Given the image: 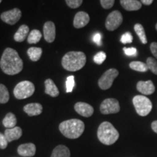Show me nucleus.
<instances>
[{
    "label": "nucleus",
    "instance_id": "21",
    "mask_svg": "<svg viewBox=\"0 0 157 157\" xmlns=\"http://www.w3.org/2000/svg\"><path fill=\"white\" fill-rule=\"evenodd\" d=\"M70 151L63 145H59L52 151L51 157H70Z\"/></svg>",
    "mask_w": 157,
    "mask_h": 157
},
{
    "label": "nucleus",
    "instance_id": "5",
    "mask_svg": "<svg viewBox=\"0 0 157 157\" xmlns=\"http://www.w3.org/2000/svg\"><path fill=\"white\" fill-rule=\"evenodd\" d=\"M132 103L136 112L139 116L146 117L151 111L152 103L144 95H136L133 98Z\"/></svg>",
    "mask_w": 157,
    "mask_h": 157
},
{
    "label": "nucleus",
    "instance_id": "17",
    "mask_svg": "<svg viewBox=\"0 0 157 157\" xmlns=\"http://www.w3.org/2000/svg\"><path fill=\"white\" fill-rule=\"evenodd\" d=\"M42 105L40 103H29L25 105L23 107V111H25V113H26L30 117H33V116H38L41 114L42 112Z\"/></svg>",
    "mask_w": 157,
    "mask_h": 157
},
{
    "label": "nucleus",
    "instance_id": "16",
    "mask_svg": "<svg viewBox=\"0 0 157 157\" xmlns=\"http://www.w3.org/2000/svg\"><path fill=\"white\" fill-rule=\"evenodd\" d=\"M23 132L22 129L19 127H15L13 128L7 129L5 131V136L7 139L8 143L12 142V141L18 140V139L22 136Z\"/></svg>",
    "mask_w": 157,
    "mask_h": 157
},
{
    "label": "nucleus",
    "instance_id": "9",
    "mask_svg": "<svg viewBox=\"0 0 157 157\" xmlns=\"http://www.w3.org/2000/svg\"><path fill=\"white\" fill-rule=\"evenodd\" d=\"M123 21L121 13L118 10L111 12L105 21V28L109 31H114L120 26Z\"/></svg>",
    "mask_w": 157,
    "mask_h": 157
},
{
    "label": "nucleus",
    "instance_id": "19",
    "mask_svg": "<svg viewBox=\"0 0 157 157\" xmlns=\"http://www.w3.org/2000/svg\"><path fill=\"white\" fill-rule=\"evenodd\" d=\"M45 84V93L50 95L51 97H57L59 95V90L56 87V84L50 78L47 79L44 82Z\"/></svg>",
    "mask_w": 157,
    "mask_h": 157
},
{
    "label": "nucleus",
    "instance_id": "1",
    "mask_svg": "<svg viewBox=\"0 0 157 157\" xmlns=\"http://www.w3.org/2000/svg\"><path fill=\"white\" fill-rule=\"evenodd\" d=\"M0 67L7 75H15L23 70V63L16 50L6 48L0 60Z\"/></svg>",
    "mask_w": 157,
    "mask_h": 157
},
{
    "label": "nucleus",
    "instance_id": "41",
    "mask_svg": "<svg viewBox=\"0 0 157 157\" xmlns=\"http://www.w3.org/2000/svg\"><path fill=\"white\" fill-rule=\"evenodd\" d=\"M2 0H0V3H1V2H2Z\"/></svg>",
    "mask_w": 157,
    "mask_h": 157
},
{
    "label": "nucleus",
    "instance_id": "10",
    "mask_svg": "<svg viewBox=\"0 0 157 157\" xmlns=\"http://www.w3.org/2000/svg\"><path fill=\"white\" fill-rule=\"evenodd\" d=\"M22 13L18 8H14L11 10L4 12L1 15V19L9 25H14L21 19Z\"/></svg>",
    "mask_w": 157,
    "mask_h": 157
},
{
    "label": "nucleus",
    "instance_id": "11",
    "mask_svg": "<svg viewBox=\"0 0 157 157\" xmlns=\"http://www.w3.org/2000/svg\"><path fill=\"white\" fill-rule=\"evenodd\" d=\"M74 109L78 114L84 117H90L93 114L94 109L92 105L87 103L78 102L74 105Z\"/></svg>",
    "mask_w": 157,
    "mask_h": 157
},
{
    "label": "nucleus",
    "instance_id": "15",
    "mask_svg": "<svg viewBox=\"0 0 157 157\" xmlns=\"http://www.w3.org/2000/svg\"><path fill=\"white\" fill-rule=\"evenodd\" d=\"M17 153L21 156H33L36 154V146L34 143H24L18 146Z\"/></svg>",
    "mask_w": 157,
    "mask_h": 157
},
{
    "label": "nucleus",
    "instance_id": "37",
    "mask_svg": "<svg viewBox=\"0 0 157 157\" xmlns=\"http://www.w3.org/2000/svg\"><path fill=\"white\" fill-rule=\"evenodd\" d=\"M150 50L155 58L157 59V42H152L150 45Z\"/></svg>",
    "mask_w": 157,
    "mask_h": 157
},
{
    "label": "nucleus",
    "instance_id": "40",
    "mask_svg": "<svg viewBox=\"0 0 157 157\" xmlns=\"http://www.w3.org/2000/svg\"><path fill=\"white\" fill-rule=\"evenodd\" d=\"M156 30L157 31V23L156 24Z\"/></svg>",
    "mask_w": 157,
    "mask_h": 157
},
{
    "label": "nucleus",
    "instance_id": "38",
    "mask_svg": "<svg viewBox=\"0 0 157 157\" xmlns=\"http://www.w3.org/2000/svg\"><path fill=\"white\" fill-rule=\"evenodd\" d=\"M151 128L154 132L157 133V121H153L151 124Z\"/></svg>",
    "mask_w": 157,
    "mask_h": 157
},
{
    "label": "nucleus",
    "instance_id": "35",
    "mask_svg": "<svg viewBox=\"0 0 157 157\" xmlns=\"http://www.w3.org/2000/svg\"><path fill=\"white\" fill-rule=\"evenodd\" d=\"M7 144H8V141L6 139L5 135L0 133V148H6L7 146Z\"/></svg>",
    "mask_w": 157,
    "mask_h": 157
},
{
    "label": "nucleus",
    "instance_id": "4",
    "mask_svg": "<svg viewBox=\"0 0 157 157\" xmlns=\"http://www.w3.org/2000/svg\"><path fill=\"white\" fill-rule=\"evenodd\" d=\"M119 134L112 124L109 121L101 123L98 129V137L104 145L110 146L116 143L119 139Z\"/></svg>",
    "mask_w": 157,
    "mask_h": 157
},
{
    "label": "nucleus",
    "instance_id": "12",
    "mask_svg": "<svg viewBox=\"0 0 157 157\" xmlns=\"http://www.w3.org/2000/svg\"><path fill=\"white\" fill-rule=\"evenodd\" d=\"M137 90L144 95H151L155 91V86L152 81H139L137 84Z\"/></svg>",
    "mask_w": 157,
    "mask_h": 157
},
{
    "label": "nucleus",
    "instance_id": "2",
    "mask_svg": "<svg viewBox=\"0 0 157 157\" xmlns=\"http://www.w3.org/2000/svg\"><path fill=\"white\" fill-rule=\"evenodd\" d=\"M86 56L82 52L71 51L63 56L62 66L68 71H76L85 66Z\"/></svg>",
    "mask_w": 157,
    "mask_h": 157
},
{
    "label": "nucleus",
    "instance_id": "24",
    "mask_svg": "<svg viewBox=\"0 0 157 157\" xmlns=\"http://www.w3.org/2000/svg\"><path fill=\"white\" fill-rule=\"evenodd\" d=\"M134 29L135 33H136L137 36H138L139 39H140L141 42H142L143 44H147L148 41H147L146 32H145L144 28H143V25L140 24V23H136L134 26Z\"/></svg>",
    "mask_w": 157,
    "mask_h": 157
},
{
    "label": "nucleus",
    "instance_id": "29",
    "mask_svg": "<svg viewBox=\"0 0 157 157\" xmlns=\"http://www.w3.org/2000/svg\"><path fill=\"white\" fill-rule=\"evenodd\" d=\"M105 58H106V54L104 52H103V51H101V52H99L94 56L93 60L95 63L101 65L105 61Z\"/></svg>",
    "mask_w": 157,
    "mask_h": 157
},
{
    "label": "nucleus",
    "instance_id": "18",
    "mask_svg": "<svg viewBox=\"0 0 157 157\" xmlns=\"http://www.w3.org/2000/svg\"><path fill=\"white\" fill-rule=\"evenodd\" d=\"M120 4L127 11L138 10L142 7V3L137 0H120Z\"/></svg>",
    "mask_w": 157,
    "mask_h": 157
},
{
    "label": "nucleus",
    "instance_id": "25",
    "mask_svg": "<svg viewBox=\"0 0 157 157\" xmlns=\"http://www.w3.org/2000/svg\"><path fill=\"white\" fill-rule=\"evenodd\" d=\"M129 67L131 69L136 71L139 72H146L148 70V66L146 63L141 62V61H132L129 63Z\"/></svg>",
    "mask_w": 157,
    "mask_h": 157
},
{
    "label": "nucleus",
    "instance_id": "27",
    "mask_svg": "<svg viewBox=\"0 0 157 157\" xmlns=\"http://www.w3.org/2000/svg\"><path fill=\"white\" fill-rule=\"evenodd\" d=\"M10 99V95L7 88L2 84H0V103H7Z\"/></svg>",
    "mask_w": 157,
    "mask_h": 157
},
{
    "label": "nucleus",
    "instance_id": "13",
    "mask_svg": "<svg viewBox=\"0 0 157 157\" xmlns=\"http://www.w3.org/2000/svg\"><path fill=\"white\" fill-rule=\"evenodd\" d=\"M44 37L49 43L52 42L56 39V25L52 21H48L44 25Z\"/></svg>",
    "mask_w": 157,
    "mask_h": 157
},
{
    "label": "nucleus",
    "instance_id": "3",
    "mask_svg": "<svg viewBox=\"0 0 157 157\" xmlns=\"http://www.w3.org/2000/svg\"><path fill=\"white\" fill-rule=\"evenodd\" d=\"M59 129L66 137L69 139H76L84 132V124L79 119H69L60 123Z\"/></svg>",
    "mask_w": 157,
    "mask_h": 157
},
{
    "label": "nucleus",
    "instance_id": "32",
    "mask_svg": "<svg viewBox=\"0 0 157 157\" xmlns=\"http://www.w3.org/2000/svg\"><path fill=\"white\" fill-rule=\"evenodd\" d=\"M132 36L129 32L124 33L121 37V42L123 43V44H129V43H132Z\"/></svg>",
    "mask_w": 157,
    "mask_h": 157
},
{
    "label": "nucleus",
    "instance_id": "14",
    "mask_svg": "<svg viewBox=\"0 0 157 157\" xmlns=\"http://www.w3.org/2000/svg\"><path fill=\"white\" fill-rule=\"evenodd\" d=\"M90 16L87 13L80 11L77 13L74 19V26L76 29H81L88 24Z\"/></svg>",
    "mask_w": 157,
    "mask_h": 157
},
{
    "label": "nucleus",
    "instance_id": "8",
    "mask_svg": "<svg viewBox=\"0 0 157 157\" xmlns=\"http://www.w3.org/2000/svg\"><path fill=\"white\" fill-rule=\"evenodd\" d=\"M100 110L103 114L117 113L120 111V105L117 99L107 98L102 102L100 106Z\"/></svg>",
    "mask_w": 157,
    "mask_h": 157
},
{
    "label": "nucleus",
    "instance_id": "20",
    "mask_svg": "<svg viewBox=\"0 0 157 157\" xmlns=\"http://www.w3.org/2000/svg\"><path fill=\"white\" fill-rule=\"evenodd\" d=\"M29 33V28L28 25H22L19 27L18 30L16 31L14 35V39L17 42H23L25 38L27 37V35Z\"/></svg>",
    "mask_w": 157,
    "mask_h": 157
},
{
    "label": "nucleus",
    "instance_id": "36",
    "mask_svg": "<svg viewBox=\"0 0 157 157\" xmlns=\"http://www.w3.org/2000/svg\"><path fill=\"white\" fill-rule=\"evenodd\" d=\"M101 34H100V33H96L93 35V42L95 43V44H97L98 45H101Z\"/></svg>",
    "mask_w": 157,
    "mask_h": 157
},
{
    "label": "nucleus",
    "instance_id": "26",
    "mask_svg": "<svg viewBox=\"0 0 157 157\" xmlns=\"http://www.w3.org/2000/svg\"><path fill=\"white\" fill-rule=\"evenodd\" d=\"M42 34L39 30L34 29L29 33L28 36V42L29 44H36L42 39Z\"/></svg>",
    "mask_w": 157,
    "mask_h": 157
},
{
    "label": "nucleus",
    "instance_id": "33",
    "mask_svg": "<svg viewBox=\"0 0 157 157\" xmlns=\"http://www.w3.org/2000/svg\"><path fill=\"white\" fill-rule=\"evenodd\" d=\"M123 50L127 56L135 57L137 54V49L135 48H124Z\"/></svg>",
    "mask_w": 157,
    "mask_h": 157
},
{
    "label": "nucleus",
    "instance_id": "30",
    "mask_svg": "<svg viewBox=\"0 0 157 157\" xmlns=\"http://www.w3.org/2000/svg\"><path fill=\"white\" fill-rule=\"evenodd\" d=\"M66 92L67 93H71L73 90L74 85H75V82H74V76H68L66 79Z\"/></svg>",
    "mask_w": 157,
    "mask_h": 157
},
{
    "label": "nucleus",
    "instance_id": "39",
    "mask_svg": "<svg viewBox=\"0 0 157 157\" xmlns=\"http://www.w3.org/2000/svg\"><path fill=\"white\" fill-rule=\"evenodd\" d=\"M140 2L141 3L145 5H150L153 3L154 0H140Z\"/></svg>",
    "mask_w": 157,
    "mask_h": 157
},
{
    "label": "nucleus",
    "instance_id": "34",
    "mask_svg": "<svg viewBox=\"0 0 157 157\" xmlns=\"http://www.w3.org/2000/svg\"><path fill=\"white\" fill-rule=\"evenodd\" d=\"M115 0H101V6L104 9H110L113 6Z\"/></svg>",
    "mask_w": 157,
    "mask_h": 157
},
{
    "label": "nucleus",
    "instance_id": "22",
    "mask_svg": "<svg viewBox=\"0 0 157 157\" xmlns=\"http://www.w3.org/2000/svg\"><path fill=\"white\" fill-rule=\"evenodd\" d=\"M2 124L7 129L13 128V127H16L15 126L17 124L16 117H15V116L13 113H8L5 116V117L4 118Z\"/></svg>",
    "mask_w": 157,
    "mask_h": 157
},
{
    "label": "nucleus",
    "instance_id": "6",
    "mask_svg": "<svg viewBox=\"0 0 157 157\" xmlns=\"http://www.w3.org/2000/svg\"><path fill=\"white\" fill-rule=\"evenodd\" d=\"M35 87L32 82L23 81L19 82L14 88V95L17 99L22 100L31 97L34 93Z\"/></svg>",
    "mask_w": 157,
    "mask_h": 157
},
{
    "label": "nucleus",
    "instance_id": "28",
    "mask_svg": "<svg viewBox=\"0 0 157 157\" xmlns=\"http://www.w3.org/2000/svg\"><path fill=\"white\" fill-rule=\"evenodd\" d=\"M146 64L148 66V68L149 70L151 71L153 74L155 75H157V60L154 58L149 57L147 58Z\"/></svg>",
    "mask_w": 157,
    "mask_h": 157
},
{
    "label": "nucleus",
    "instance_id": "23",
    "mask_svg": "<svg viewBox=\"0 0 157 157\" xmlns=\"http://www.w3.org/2000/svg\"><path fill=\"white\" fill-rule=\"evenodd\" d=\"M29 58L32 61L36 62L40 59L42 54V50L40 48H30L27 51Z\"/></svg>",
    "mask_w": 157,
    "mask_h": 157
},
{
    "label": "nucleus",
    "instance_id": "7",
    "mask_svg": "<svg viewBox=\"0 0 157 157\" xmlns=\"http://www.w3.org/2000/svg\"><path fill=\"white\" fill-rule=\"evenodd\" d=\"M119 75V71L115 68H110L104 73L98 80V85L101 90L109 89L112 86L114 79Z\"/></svg>",
    "mask_w": 157,
    "mask_h": 157
},
{
    "label": "nucleus",
    "instance_id": "31",
    "mask_svg": "<svg viewBox=\"0 0 157 157\" xmlns=\"http://www.w3.org/2000/svg\"><path fill=\"white\" fill-rule=\"evenodd\" d=\"M83 0H66V2L68 7L72 9L77 8L82 5Z\"/></svg>",
    "mask_w": 157,
    "mask_h": 157
}]
</instances>
